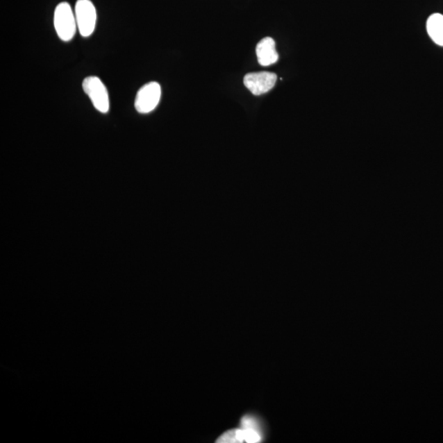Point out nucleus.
<instances>
[{"label": "nucleus", "mask_w": 443, "mask_h": 443, "mask_svg": "<svg viewBox=\"0 0 443 443\" xmlns=\"http://www.w3.org/2000/svg\"><path fill=\"white\" fill-rule=\"evenodd\" d=\"M276 81L277 75L269 72H252L244 78V85L255 96H261L269 92L274 87Z\"/></svg>", "instance_id": "nucleus-5"}, {"label": "nucleus", "mask_w": 443, "mask_h": 443, "mask_svg": "<svg viewBox=\"0 0 443 443\" xmlns=\"http://www.w3.org/2000/svg\"><path fill=\"white\" fill-rule=\"evenodd\" d=\"M75 16L80 35L90 37L96 29L97 12L90 0H78L75 6Z\"/></svg>", "instance_id": "nucleus-3"}, {"label": "nucleus", "mask_w": 443, "mask_h": 443, "mask_svg": "<svg viewBox=\"0 0 443 443\" xmlns=\"http://www.w3.org/2000/svg\"><path fill=\"white\" fill-rule=\"evenodd\" d=\"M256 54L258 62L261 66H269L278 60V53L276 51L275 42L273 38L266 37L257 44Z\"/></svg>", "instance_id": "nucleus-6"}, {"label": "nucleus", "mask_w": 443, "mask_h": 443, "mask_svg": "<svg viewBox=\"0 0 443 443\" xmlns=\"http://www.w3.org/2000/svg\"><path fill=\"white\" fill-rule=\"evenodd\" d=\"M427 31L433 42L443 47V15L435 13L428 17Z\"/></svg>", "instance_id": "nucleus-8"}, {"label": "nucleus", "mask_w": 443, "mask_h": 443, "mask_svg": "<svg viewBox=\"0 0 443 443\" xmlns=\"http://www.w3.org/2000/svg\"><path fill=\"white\" fill-rule=\"evenodd\" d=\"M162 90L156 81H151L138 90L135 99V108L139 114L147 115L155 110L160 101Z\"/></svg>", "instance_id": "nucleus-4"}, {"label": "nucleus", "mask_w": 443, "mask_h": 443, "mask_svg": "<svg viewBox=\"0 0 443 443\" xmlns=\"http://www.w3.org/2000/svg\"><path fill=\"white\" fill-rule=\"evenodd\" d=\"M53 26L62 42H69L74 39L78 28L75 12L69 3H58L53 13Z\"/></svg>", "instance_id": "nucleus-1"}, {"label": "nucleus", "mask_w": 443, "mask_h": 443, "mask_svg": "<svg viewBox=\"0 0 443 443\" xmlns=\"http://www.w3.org/2000/svg\"><path fill=\"white\" fill-rule=\"evenodd\" d=\"M245 442L242 428H235L224 433L217 442L221 443H241Z\"/></svg>", "instance_id": "nucleus-9"}, {"label": "nucleus", "mask_w": 443, "mask_h": 443, "mask_svg": "<svg viewBox=\"0 0 443 443\" xmlns=\"http://www.w3.org/2000/svg\"><path fill=\"white\" fill-rule=\"evenodd\" d=\"M241 426L245 442L258 443L262 441L260 424L256 418L246 415L241 420Z\"/></svg>", "instance_id": "nucleus-7"}, {"label": "nucleus", "mask_w": 443, "mask_h": 443, "mask_svg": "<svg viewBox=\"0 0 443 443\" xmlns=\"http://www.w3.org/2000/svg\"><path fill=\"white\" fill-rule=\"evenodd\" d=\"M83 88L97 110L102 114H107L110 111V96L107 87L98 76L85 78L83 83Z\"/></svg>", "instance_id": "nucleus-2"}]
</instances>
